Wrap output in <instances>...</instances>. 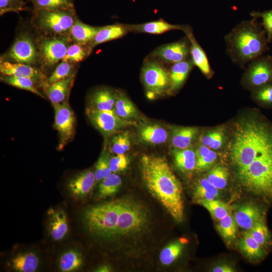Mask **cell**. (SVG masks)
I'll use <instances>...</instances> for the list:
<instances>
[{"instance_id":"obj_1","label":"cell","mask_w":272,"mask_h":272,"mask_svg":"<svg viewBox=\"0 0 272 272\" xmlns=\"http://www.w3.org/2000/svg\"><path fill=\"white\" fill-rule=\"evenodd\" d=\"M142 180L151 194L176 221H183V188L167 160L162 156L144 154L140 162Z\"/></svg>"},{"instance_id":"obj_2","label":"cell","mask_w":272,"mask_h":272,"mask_svg":"<svg viewBox=\"0 0 272 272\" xmlns=\"http://www.w3.org/2000/svg\"><path fill=\"white\" fill-rule=\"evenodd\" d=\"M226 53L241 68L269 50L265 31L257 19L243 21L225 36Z\"/></svg>"},{"instance_id":"obj_3","label":"cell","mask_w":272,"mask_h":272,"mask_svg":"<svg viewBox=\"0 0 272 272\" xmlns=\"http://www.w3.org/2000/svg\"><path fill=\"white\" fill-rule=\"evenodd\" d=\"M150 222L149 210L143 202L133 197L120 198L115 238L136 245L149 232Z\"/></svg>"},{"instance_id":"obj_4","label":"cell","mask_w":272,"mask_h":272,"mask_svg":"<svg viewBox=\"0 0 272 272\" xmlns=\"http://www.w3.org/2000/svg\"><path fill=\"white\" fill-rule=\"evenodd\" d=\"M120 209V199L87 209L84 222L90 234L105 239L115 238Z\"/></svg>"},{"instance_id":"obj_5","label":"cell","mask_w":272,"mask_h":272,"mask_svg":"<svg viewBox=\"0 0 272 272\" xmlns=\"http://www.w3.org/2000/svg\"><path fill=\"white\" fill-rule=\"evenodd\" d=\"M142 78L147 91L155 95H162L170 92L169 72L159 62L149 60L142 70Z\"/></svg>"},{"instance_id":"obj_6","label":"cell","mask_w":272,"mask_h":272,"mask_svg":"<svg viewBox=\"0 0 272 272\" xmlns=\"http://www.w3.org/2000/svg\"><path fill=\"white\" fill-rule=\"evenodd\" d=\"M39 26L54 34L69 32L75 22L74 9L35 11Z\"/></svg>"},{"instance_id":"obj_7","label":"cell","mask_w":272,"mask_h":272,"mask_svg":"<svg viewBox=\"0 0 272 272\" xmlns=\"http://www.w3.org/2000/svg\"><path fill=\"white\" fill-rule=\"evenodd\" d=\"M86 113L92 124L104 136L114 135L122 129L135 124L119 117L115 111H103L92 107L86 108Z\"/></svg>"},{"instance_id":"obj_8","label":"cell","mask_w":272,"mask_h":272,"mask_svg":"<svg viewBox=\"0 0 272 272\" xmlns=\"http://www.w3.org/2000/svg\"><path fill=\"white\" fill-rule=\"evenodd\" d=\"M242 80L244 87L251 91L272 81V57L260 56L249 63Z\"/></svg>"},{"instance_id":"obj_9","label":"cell","mask_w":272,"mask_h":272,"mask_svg":"<svg viewBox=\"0 0 272 272\" xmlns=\"http://www.w3.org/2000/svg\"><path fill=\"white\" fill-rule=\"evenodd\" d=\"M54 110V128L59 136L58 150L72 139L75 133L76 118L73 110L66 101L52 104Z\"/></svg>"},{"instance_id":"obj_10","label":"cell","mask_w":272,"mask_h":272,"mask_svg":"<svg viewBox=\"0 0 272 272\" xmlns=\"http://www.w3.org/2000/svg\"><path fill=\"white\" fill-rule=\"evenodd\" d=\"M190 43L186 37L178 41L157 48L153 55L169 63H175L189 58Z\"/></svg>"},{"instance_id":"obj_11","label":"cell","mask_w":272,"mask_h":272,"mask_svg":"<svg viewBox=\"0 0 272 272\" xmlns=\"http://www.w3.org/2000/svg\"><path fill=\"white\" fill-rule=\"evenodd\" d=\"M37 55L34 43L27 34L19 36L15 40L8 53L9 57L12 60L27 64L35 62Z\"/></svg>"},{"instance_id":"obj_12","label":"cell","mask_w":272,"mask_h":272,"mask_svg":"<svg viewBox=\"0 0 272 272\" xmlns=\"http://www.w3.org/2000/svg\"><path fill=\"white\" fill-rule=\"evenodd\" d=\"M183 31L190 41V54L192 62L205 77L210 79L214 75V71L211 67L205 51L196 40L192 30L189 26H186Z\"/></svg>"},{"instance_id":"obj_13","label":"cell","mask_w":272,"mask_h":272,"mask_svg":"<svg viewBox=\"0 0 272 272\" xmlns=\"http://www.w3.org/2000/svg\"><path fill=\"white\" fill-rule=\"evenodd\" d=\"M67 47L64 39L53 38L44 40L41 45V52L45 64L52 65L62 60Z\"/></svg>"},{"instance_id":"obj_14","label":"cell","mask_w":272,"mask_h":272,"mask_svg":"<svg viewBox=\"0 0 272 272\" xmlns=\"http://www.w3.org/2000/svg\"><path fill=\"white\" fill-rule=\"evenodd\" d=\"M0 72L4 76L30 78L37 83L42 81L44 78L43 74L39 70L29 64L19 62L1 61Z\"/></svg>"},{"instance_id":"obj_15","label":"cell","mask_w":272,"mask_h":272,"mask_svg":"<svg viewBox=\"0 0 272 272\" xmlns=\"http://www.w3.org/2000/svg\"><path fill=\"white\" fill-rule=\"evenodd\" d=\"M75 77L74 73L69 77L52 83H43L44 90L52 104L66 101Z\"/></svg>"},{"instance_id":"obj_16","label":"cell","mask_w":272,"mask_h":272,"mask_svg":"<svg viewBox=\"0 0 272 272\" xmlns=\"http://www.w3.org/2000/svg\"><path fill=\"white\" fill-rule=\"evenodd\" d=\"M96 182L95 173L91 170H86L72 178L69 181L67 187L74 196L82 197L92 190Z\"/></svg>"},{"instance_id":"obj_17","label":"cell","mask_w":272,"mask_h":272,"mask_svg":"<svg viewBox=\"0 0 272 272\" xmlns=\"http://www.w3.org/2000/svg\"><path fill=\"white\" fill-rule=\"evenodd\" d=\"M234 217L237 224L247 231L252 229L256 223L263 220L260 210L250 203L239 207L235 212Z\"/></svg>"},{"instance_id":"obj_18","label":"cell","mask_w":272,"mask_h":272,"mask_svg":"<svg viewBox=\"0 0 272 272\" xmlns=\"http://www.w3.org/2000/svg\"><path fill=\"white\" fill-rule=\"evenodd\" d=\"M139 140L150 145H160L164 143L168 138V132L163 126L152 123L142 124L138 127Z\"/></svg>"},{"instance_id":"obj_19","label":"cell","mask_w":272,"mask_h":272,"mask_svg":"<svg viewBox=\"0 0 272 272\" xmlns=\"http://www.w3.org/2000/svg\"><path fill=\"white\" fill-rule=\"evenodd\" d=\"M49 218V230L52 238L55 241L63 239L68 232L67 220L62 210L50 209L47 212Z\"/></svg>"},{"instance_id":"obj_20","label":"cell","mask_w":272,"mask_h":272,"mask_svg":"<svg viewBox=\"0 0 272 272\" xmlns=\"http://www.w3.org/2000/svg\"><path fill=\"white\" fill-rule=\"evenodd\" d=\"M118 96L114 91L102 88L95 91L91 96L90 106L103 111H114Z\"/></svg>"},{"instance_id":"obj_21","label":"cell","mask_w":272,"mask_h":272,"mask_svg":"<svg viewBox=\"0 0 272 272\" xmlns=\"http://www.w3.org/2000/svg\"><path fill=\"white\" fill-rule=\"evenodd\" d=\"M194 65L190 57L173 64L169 72L170 92L176 91L182 86Z\"/></svg>"},{"instance_id":"obj_22","label":"cell","mask_w":272,"mask_h":272,"mask_svg":"<svg viewBox=\"0 0 272 272\" xmlns=\"http://www.w3.org/2000/svg\"><path fill=\"white\" fill-rule=\"evenodd\" d=\"M199 132L196 127H176L172 128L171 142L173 148L184 149L190 147Z\"/></svg>"},{"instance_id":"obj_23","label":"cell","mask_w":272,"mask_h":272,"mask_svg":"<svg viewBox=\"0 0 272 272\" xmlns=\"http://www.w3.org/2000/svg\"><path fill=\"white\" fill-rule=\"evenodd\" d=\"M171 153L175 166L181 172L188 173L195 170L196 157L193 150L173 148Z\"/></svg>"},{"instance_id":"obj_24","label":"cell","mask_w":272,"mask_h":272,"mask_svg":"<svg viewBox=\"0 0 272 272\" xmlns=\"http://www.w3.org/2000/svg\"><path fill=\"white\" fill-rule=\"evenodd\" d=\"M128 30L153 34H159L172 30H180L183 31L186 25H173L160 20L146 23L125 26Z\"/></svg>"},{"instance_id":"obj_25","label":"cell","mask_w":272,"mask_h":272,"mask_svg":"<svg viewBox=\"0 0 272 272\" xmlns=\"http://www.w3.org/2000/svg\"><path fill=\"white\" fill-rule=\"evenodd\" d=\"M101 27H93L81 22L76 19L69 33L72 38L81 45L91 43Z\"/></svg>"},{"instance_id":"obj_26","label":"cell","mask_w":272,"mask_h":272,"mask_svg":"<svg viewBox=\"0 0 272 272\" xmlns=\"http://www.w3.org/2000/svg\"><path fill=\"white\" fill-rule=\"evenodd\" d=\"M126 26L112 25L101 27L91 43V47L122 37L128 31Z\"/></svg>"},{"instance_id":"obj_27","label":"cell","mask_w":272,"mask_h":272,"mask_svg":"<svg viewBox=\"0 0 272 272\" xmlns=\"http://www.w3.org/2000/svg\"><path fill=\"white\" fill-rule=\"evenodd\" d=\"M193 198L198 203L202 200L214 199L219 195V189L212 185L206 177L199 179L193 188Z\"/></svg>"},{"instance_id":"obj_28","label":"cell","mask_w":272,"mask_h":272,"mask_svg":"<svg viewBox=\"0 0 272 272\" xmlns=\"http://www.w3.org/2000/svg\"><path fill=\"white\" fill-rule=\"evenodd\" d=\"M12 266L16 270L22 272H34L39 265V258L33 252L21 253L12 260Z\"/></svg>"},{"instance_id":"obj_29","label":"cell","mask_w":272,"mask_h":272,"mask_svg":"<svg viewBox=\"0 0 272 272\" xmlns=\"http://www.w3.org/2000/svg\"><path fill=\"white\" fill-rule=\"evenodd\" d=\"M195 153V170L198 171H205L210 169L217 160V154L213 150L203 145L198 147Z\"/></svg>"},{"instance_id":"obj_30","label":"cell","mask_w":272,"mask_h":272,"mask_svg":"<svg viewBox=\"0 0 272 272\" xmlns=\"http://www.w3.org/2000/svg\"><path fill=\"white\" fill-rule=\"evenodd\" d=\"M241 251L251 258H258L263 256L262 246L252 237L247 231L239 242Z\"/></svg>"},{"instance_id":"obj_31","label":"cell","mask_w":272,"mask_h":272,"mask_svg":"<svg viewBox=\"0 0 272 272\" xmlns=\"http://www.w3.org/2000/svg\"><path fill=\"white\" fill-rule=\"evenodd\" d=\"M122 184L120 176L115 173L101 181L99 185L98 192L100 198H104L112 196L117 192Z\"/></svg>"},{"instance_id":"obj_32","label":"cell","mask_w":272,"mask_h":272,"mask_svg":"<svg viewBox=\"0 0 272 272\" xmlns=\"http://www.w3.org/2000/svg\"><path fill=\"white\" fill-rule=\"evenodd\" d=\"M114 111L120 118L129 120L135 117L138 113L133 103L124 95L118 94Z\"/></svg>"},{"instance_id":"obj_33","label":"cell","mask_w":272,"mask_h":272,"mask_svg":"<svg viewBox=\"0 0 272 272\" xmlns=\"http://www.w3.org/2000/svg\"><path fill=\"white\" fill-rule=\"evenodd\" d=\"M2 81L13 87L30 91L42 98L44 96L35 86L37 83L33 79L25 77L4 76L1 78Z\"/></svg>"},{"instance_id":"obj_34","label":"cell","mask_w":272,"mask_h":272,"mask_svg":"<svg viewBox=\"0 0 272 272\" xmlns=\"http://www.w3.org/2000/svg\"><path fill=\"white\" fill-rule=\"evenodd\" d=\"M198 204L206 208L212 217L217 221H220L231 213V208L226 203L216 199L211 200H202Z\"/></svg>"},{"instance_id":"obj_35","label":"cell","mask_w":272,"mask_h":272,"mask_svg":"<svg viewBox=\"0 0 272 272\" xmlns=\"http://www.w3.org/2000/svg\"><path fill=\"white\" fill-rule=\"evenodd\" d=\"M83 263L81 254L74 250L64 252L59 259V267L62 271H72L78 269Z\"/></svg>"},{"instance_id":"obj_36","label":"cell","mask_w":272,"mask_h":272,"mask_svg":"<svg viewBox=\"0 0 272 272\" xmlns=\"http://www.w3.org/2000/svg\"><path fill=\"white\" fill-rule=\"evenodd\" d=\"M183 246L182 241L177 240L165 247L160 254L161 263L164 265L172 264L181 254Z\"/></svg>"},{"instance_id":"obj_37","label":"cell","mask_w":272,"mask_h":272,"mask_svg":"<svg viewBox=\"0 0 272 272\" xmlns=\"http://www.w3.org/2000/svg\"><path fill=\"white\" fill-rule=\"evenodd\" d=\"M206 177L212 185L221 190L227 186L229 174L225 167L218 165L213 167L208 172Z\"/></svg>"},{"instance_id":"obj_38","label":"cell","mask_w":272,"mask_h":272,"mask_svg":"<svg viewBox=\"0 0 272 272\" xmlns=\"http://www.w3.org/2000/svg\"><path fill=\"white\" fill-rule=\"evenodd\" d=\"M34 10L55 11L74 9L72 0H31Z\"/></svg>"},{"instance_id":"obj_39","label":"cell","mask_w":272,"mask_h":272,"mask_svg":"<svg viewBox=\"0 0 272 272\" xmlns=\"http://www.w3.org/2000/svg\"><path fill=\"white\" fill-rule=\"evenodd\" d=\"M237 225L234 217L230 214L219 221L217 229L224 239L231 241L236 237Z\"/></svg>"},{"instance_id":"obj_40","label":"cell","mask_w":272,"mask_h":272,"mask_svg":"<svg viewBox=\"0 0 272 272\" xmlns=\"http://www.w3.org/2000/svg\"><path fill=\"white\" fill-rule=\"evenodd\" d=\"M252 97L260 106L272 107V81L252 90Z\"/></svg>"},{"instance_id":"obj_41","label":"cell","mask_w":272,"mask_h":272,"mask_svg":"<svg viewBox=\"0 0 272 272\" xmlns=\"http://www.w3.org/2000/svg\"><path fill=\"white\" fill-rule=\"evenodd\" d=\"M225 133L222 128L214 129L205 133L201 138L200 142L212 150L220 149L224 144Z\"/></svg>"},{"instance_id":"obj_42","label":"cell","mask_w":272,"mask_h":272,"mask_svg":"<svg viewBox=\"0 0 272 272\" xmlns=\"http://www.w3.org/2000/svg\"><path fill=\"white\" fill-rule=\"evenodd\" d=\"M130 145L128 131L116 134L111 139V150L115 154H125L130 149Z\"/></svg>"},{"instance_id":"obj_43","label":"cell","mask_w":272,"mask_h":272,"mask_svg":"<svg viewBox=\"0 0 272 272\" xmlns=\"http://www.w3.org/2000/svg\"><path fill=\"white\" fill-rule=\"evenodd\" d=\"M73 69L70 61L62 60L47 79L46 83L50 84L69 77L75 73Z\"/></svg>"},{"instance_id":"obj_44","label":"cell","mask_w":272,"mask_h":272,"mask_svg":"<svg viewBox=\"0 0 272 272\" xmlns=\"http://www.w3.org/2000/svg\"><path fill=\"white\" fill-rule=\"evenodd\" d=\"M110 157L109 154L103 151L99 158L94 172L96 182L101 181L112 173L109 165Z\"/></svg>"},{"instance_id":"obj_45","label":"cell","mask_w":272,"mask_h":272,"mask_svg":"<svg viewBox=\"0 0 272 272\" xmlns=\"http://www.w3.org/2000/svg\"><path fill=\"white\" fill-rule=\"evenodd\" d=\"M252 237L261 246L267 245L270 239L269 231L263 220L256 223L248 231Z\"/></svg>"},{"instance_id":"obj_46","label":"cell","mask_w":272,"mask_h":272,"mask_svg":"<svg viewBox=\"0 0 272 272\" xmlns=\"http://www.w3.org/2000/svg\"><path fill=\"white\" fill-rule=\"evenodd\" d=\"M252 18L262 19L261 24L265 31L268 43L272 41V9L262 12L253 11L250 13Z\"/></svg>"},{"instance_id":"obj_47","label":"cell","mask_w":272,"mask_h":272,"mask_svg":"<svg viewBox=\"0 0 272 272\" xmlns=\"http://www.w3.org/2000/svg\"><path fill=\"white\" fill-rule=\"evenodd\" d=\"M87 54L86 50L79 43H74L68 46L66 53L62 60L71 62H79Z\"/></svg>"},{"instance_id":"obj_48","label":"cell","mask_w":272,"mask_h":272,"mask_svg":"<svg viewBox=\"0 0 272 272\" xmlns=\"http://www.w3.org/2000/svg\"><path fill=\"white\" fill-rule=\"evenodd\" d=\"M129 164V159L125 154H115L110 157L109 165L112 173H116L125 170Z\"/></svg>"},{"instance_id":"obj_49","label":"cell","mask_w":272,"mask_h":272,"mask_svg":"<svg viewBox=\"0 0 272 272\" xmlns=\"http://www.w3.org/2000/svg\"><path fill=\"white\" fill-rule=\"evenodd\" d=\"M23 0H0V14L9 12H18L23 9Z\"/></svg>"},{"instance_id":"obj_50","label":"cell","mask_w":272,"mask_h":272,"mask_svg":"<svg viewBox=\"0 0 272 272\" xmlns=\"http://www.w3.org/2000/svg\"><path fill=\"white\" fill-rule=\"evenodd\" d=\"M212 271L213 272H233L234 269L230 265L228 264H221L215 267Z\"/></svg>"},{"instance_id":"obj_51","label":"cell","mask_w":272,"mask_h":272,"mask_svg":"<svg viewBox=\"0 0 272 272\" xmlns=\"http://www.w3.org/2000/svg\"><path fill=\"white\" fill-rule=\"evenodd\" d=\"M96 271L99 272L110 271H111V267L107 265H103L100 266Z\"/></svg>"}]
</instances>
